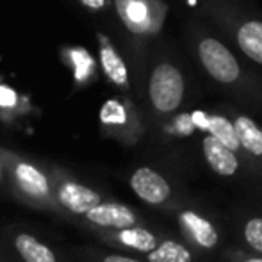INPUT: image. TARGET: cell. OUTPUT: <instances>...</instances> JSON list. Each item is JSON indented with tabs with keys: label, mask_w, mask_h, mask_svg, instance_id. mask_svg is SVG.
I'll return each mask as SVG.
<instances>
[{
	"label": "cell",
	"mask_w": 262,
	"mask_h": 262,
	"mask_svg": "<svg viewBox=\"0 0 262 262\" xmlns=\"http://www.w3.org/2000/svg\"><path fill=\"white\" fill-rule=\"evenodd\" d=\"M104 262H139V260H134L130 257H123V255H109L105 257Z\"/></svg>",
	"instance_id": "cell-19"
},
{
	"label": "cell",
	"mask_w": 262,
	"mask_h": 262,
	"mask_svg": "<svg viewBox=\"0 0 262 262\" xmlns=\"http://www.w3.org/2000/svg\"><path fill=\"white\" fill-rule=\"evenodd\" d=\"M150 262H193L189 250L184 248L180 243L164 241L154 252L148 253Z\"/></svg>",
	"instance_id": "cell-16"
},
{
	"label": "cell",
	"mask_w": 262,
	"mask_h": 262,
	"mask_svg": "<svg viewBox=\"0 0 262 262\" xmlns=\"http://www.w3.org/2000/svg\"><path fill=\"white\" fill-rule=\"evenodd\" d=\"M130 187L143 202L152 205L164 204L171 196V187L166 179L148 166H141L132 173Z\"/></svg>",
	"instance_id": "cell-6"
},
{
	"label": "cell",
	"mask_w": 262,
	"mask_h": 262,
	"mask_svg": "<svg viewBox=\"0 0 262 262\" xmlns=\"http://www.w3.org/2000/svg\"><path fill=\"white\" fill-rule=\"evenodd\" d=\"M148 105L157 116L175 114L187 97V77L182 66L166 54H157L145 73Z\"/></svg>",
	"instance_id": "cell-2"
},
{
	"label": "cell",
	"mask_w": 262,
	"mask_h": 262,
	"mask_svg": "<svg viewBox=\"0 0 262 262\" xmlns=\"http://www.w3.org/2000/svg\"><path fill=\"white\" fill-rule=\"evenodd\" d=\"M0 177H2V161H0Z\"/></svg>",
	"instance_id": "cell-21"
},
{
	"label": "cell",
	"mask_w": 262,
	"mask_h": 262,
	"mask_svg": "<svg viewBox=\"0 0 262 262\" xmlns=\"http://www.w3.org/2000/svg\"><path fill=\"white\" fill-rule=\"evenodd\" d=\"M16 252L25 262H57L54 252L47 245L29 234H20L14 239Z\"/></svg>",
	"instance_id": "cell-13"
},
{
	"label": "cell",
	"mask_w": 262,
	"mask_h": 262,
	"mask_svg": "<svg viewBox=\"0 0 262 262\" xmlns=\"http://www.w3.org/2000/svg\"><path fill=\"white\" fill-rule=\"evenodd\" d=\"M209 14L217 21L225 34L230 38L234 47L246 59L262 66V20L260 18L243 16L232 11L228 6L212 2L207 7Z\"/></svg>",
	"instance_id": "cell-4"
},
{
	"label": "cell",
	"mask_w": 262,
	"mask_h": 262,
	"mask_svg": "<svg viewBox=\"0 0 262 262\" xmlns=\"http://www.w3.org/2000/svg\"><path fill=\"white\" fill-rule=\"evenodd\" d=\"M202 150L204 156L207 159L209 166L221 177H232L239 168L237 156L232 148H228L227 145L220 141L217 138H214L212 134H209L202 141Z\"/></svg>",
	"instance_id": "cell-7"
},
{
	"label": "cell",
	"mask_w": 262,
	"mask_h": 262,
	"mask_svg": "<svg viewBox=\"0 0 262 262\" xmlns=\"http://www.w3.org/2000/svg\"><path fill=\"white\" fill-rule=\"evenodd\" d=\"M97 43H98V62H100L102 73L120 93L125 97L132 93V80L134 75L130 73L127 64V59L123 57L121 50L113 41L109 34L97 31Z\"/></svg>",
	"instance_id": "cell-5"
},
{
	"label": "cell",
	"mask_w": 262,
	"mask_h": 262,
	"mask_svg": "<svg viewBox=\"0 0 262 262\" xmlns=\"http://www.w3.org/2000/svg\"><path fill=\"white\" fill-rule=\"evenodd\" d=\"M57 198L66 209L75 214H86L88 210L102 204L100 194L97 191L90 189L82 184L72 182V180H66V182L61 184L57 191Z\"/></svg>",
	"instance_id": "cell-8"
},
{
	"label": "cell",
	"mask_w": 262,
	"mask_h": 262,
	"mask_svg": "<svg viewBox=\"0 0 262 262\" xmlns=\"http://www.w3.org/2000/svg\"><path fill=\"white\" fill-rule=\"evenodd\" d=\"M79 4L90 13H109L113 9V0H79Z\"/></svg>",
	"instance_id": "cell-18"
},
{
	"label": "cell",
	"mask_w": 262,
	"mask_h": 262,
	"mask_svg": "<svg viewBox=\"0 0 262 262\" xmlns=\"http://www.w3.org/2000/svg\"><path fill=\"white\" fill-rule=\"evenodd\" d=\"M246 262H262V259H248Z\"/></svg>",
	"instance_id": "cell-20"
},
{
	"label": "cell",
	"mask_w": 262,
	"mask_h": 262,
	"mask_svg": "<svg viewBox=\"0 0 262 262\" xmlns=\"http://www.w3.org/2000/svg\"><path fill=\"white\" fill-rule=\"evenodd\" d=\"M14 179L16 184L31 196H47L50 191V184L41 169H38L31 162L20 161L14 166Z\"/></svg>",
	"instance_id": "cell-10"
},
{
	"label": "cell",
	"mask_w": 262,
	"mask_h": 262,
	"mask_svg": "<svg viewBox=\"0 0 262 262\" xmlns=\"http://www.w3.org/2000/svg\"><path fill=\"white\" fill-rule=\"evenodd\" d=\"M245 237L246 243L253 250L262 253V217H253L246 223L245 227Z\"/></svg>",
	"instance_id": "cell-17"
},
{
	"label": "cell",
	"mask_w": 262,
	"mask_h": 262,
	"mask_svg": "<svg viewBox=\"0 0 262 262\" xmlns=\"http://www.w3.org/2000/svg\"><path fill=\"white\" fill-rule=\"evenodd\" d=\"M130 47L143 49L161 34L168 7L162 0H113V9Z\"/></svg>",
	"instance_id": "cell-3"
},
{
	"label": "cell",
	"mask_w": 262,
	"mask_h": 262,
	"mask_svg": "<svg viewBox=\"0 0 262 262\" xmlns=\"http://www.w3.org/2000/svg\"><path fill=\"white\" fill-rule=\"evenodd\" d=\"M180 221L187 228V232H191L193 239L200 246H204V248H214L217 245L216 228L205 217L198 216V214L191 212V210H186V212L180 214Z\"/></svg>",
	"instance_id": "cell-11"
},
{
	"label": "cell",
	"mask_w": 262,
	"mask_h": 262,
	"mask_svg": "<svg viewBox=\"0 0 262 262\" xmlns=\"http://www.w3.org/2000/svg\"><path fill=\"white\" fill-rule=\"evenodd\" d=\"M86 217L95 225L118 228V230L136 225V214L120 204H98L97 207L88 210Z\"/></svg>",
	"instance_id": "cell-9"
},
{
	"label": "cell",
	"mask_w": 262,
	"mask_h": 262,
	"mask_svg": "<svg viewBox=\"0 0 262 262\" xmlns=\"http://www.w3.org/2000/svg\"><path fill=\"white\" fill-rule=\"evenodd\" d=\"M205 130H207L209 134H212L214 138H217L223 145H227L228 148H232L234 152L243 148L241 141H239V138H237V132H235L234 121L221 116V114H209L207 128H205Z\"/></svg>",
	"instance_id": "cell-14"
},
{
	"label": "cell",
	"mask_w": 262,
	"mask_h": 262,
	"mask_svg": "<svg viewBox=\"0 0 262 262\" xmlns=\"http://www.w3.org/2000/svg\"><path fill=\"white\" fill-rule=\"evenodd\" d=\"M191 50L204 75L216 86L248 90L252 80H260L223 39L205 29H191Z\"/></svg>",
	"instance_id": "cell-1"
},
{
	"label": "cell",
	"mask_w": 262,
	"mask_h": 262,
	"mask_svg": "<svg viewBox=\"0 0 262 262\" xmlns=\"http://www.w3.org/2000/svg\"><path fill=\"white\" fill-rule=\"evenodd\" d=\"M235 132L241 141V146L252 156H262V128L246 114H237L234 118Z\"/></svg>",
	"instance_id": "cell-12"
},
{
	"label": "cell",
	"mask_w": 262,
	"mask_h": 262,
	"mask_svg": "<svg viewBox=\"0 0 262 262\" xmlns=\"http://www.w3.org/2000/svg\"><path fill=\"white\" fill-rule=\"evenodd\" d=\"M120 241L125 243L127 246L130 248H136L139 252H154L157 248V239L152 232L145 230V228H138V227H128V228H123L120 232Z\"/></svg>",
	"instance_id": "cell-15"
}]
</instances>
